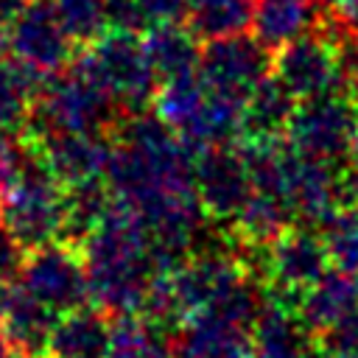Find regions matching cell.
Masks as SVG:
<instances>
[{
	"instance_id": "74e56055",
	"label": "cell",
	"mask_w": 358,
	"mask_h": 358,
	"mask_svg": "<svg viewBox=\"0 0 358 358\" xmlns=\"http://www.w3.org/2000/svg\"><path fill=\"white\" fill-rule=\"evenodd\" d=\"M319 358H347V355H336V352H324V355H319Z\"/></svg>"
},
{
	"instance_id": "9c48e42d",
	"label": "cell",
	"mask_w": 358,
	"mask_h": 358,
	"mask_svg": "<svg viewBox=\"0 0 358 358\" xmlns=\"http://www.w3.org/2000/svg\"><path fill=\"white\" fill-rule=\"evenodd\" d=\"M246 282L249 277L243 266L224 252H201L190 260H179L171 268L173 322H187L190 316L221 305Z\"/></svg>"
},
{
	"instance_id": "277c9868",
	"label": "cell",
	"mask_w": 358,
	"mask_h": 358,
	"mask_svg": "<svg viewBox=\"0 0 358 358\" xmlns=\"http://www.w3.org/2000/svg\"><path fill=\"white\" fill-rule=\"evenodd\" d=\"M73 67L87 73L120 106V112L129 115H140L159 87L143 39L129 31H103L98 39L84 45Z\"/></svg>"
},
{
	"instance_id": "f1b7e54d",
	"label": "cell",
	"mask_w": 358,
	"mask_h": 358,
	"mask_svg": "<svg viewBox=\"0 0 358 358\" xmlns=\"http://www.w3.org/2000/svg\"><path fill=\"white\" fill-rule=\"evenodd\" d=\"M103 8H106V28L109 31L137 34V31H148L151 28V22L143 14L137 0H103Z\"/></svg>"
},
{
	"instance_id": "3957f363",
	"label": "cell",
	"mask_w": 358,
	"mask_h": 358,
	"mask_svg": "<svg viewBox=\"0 0 358 358\" xmlns=\"http://www.w3.org/2000/svg\"><path fill=\"white\" fill-rule=\"evenodd\" d=\"M120 106L78 67L59 73L39 87L28 123L20 129L25 143H36L53 131H98L117 126Z\"/></svg>"
},
{
	"instance_id": "5b68a950",
	"label": "cell",
	"mask_w": 358,
	"mask_h": 358,
	"mask_svg": "<svg viewBox=\"0 0 358 358\" xmlns=\"http://www.w3.org/2000/svg\"><path fill=\"white\" fill-rule=\"evenodd\" d=\"M260 296L246 282L221 305L182 322L173 358H255V319Z\"/></svg>"
},
{
	"instance_id": "8fae6325",
	"label": "cell",
	"mask_w": 358,
	"mask_h": 358,
	"mask_svg": "<svg viewBox=\"0 0 358 358\" xmlns=\"http://www.w3.org/2000/svg\"><path fill=\"white\" fill-rule=\"evenodd\" d=\"M196 176V193L204 207V213L215 221H232L243 201L252 193V173L243 157V148L224 143V145H207L196 151L193 162Z\"/></svg>"
},
{
	"instance_id": "8992f818",
	"label": "cell",
	"mask_w": 358,
	"mask_h": 358,
	"mask_svg": "<svg viewBox=\"0 0 358 358\" xmlns=\"http://www.w3.org/2000/svg\"><path fill=\"white\" fill-rule=\"evenodd\" d=\"M0 227L28 252L59 241L64 227V185L31 154L22 176L0 199Z\"/></svg>"
},
{
	"instance_id": "cb8c5ba5",
	"label": "cell",
	"mask_w": 358,
	"mask_h": 358,
	"mask_svg": "<svg viewBox=\"0 0 358 358\" xmlns=\"http://www.w3.org/2000/svg\"><path fill=\"white\" fill-rule=\"evenodd\" d=\"M255 3L257 0H187V28L204 42L243 34L252 25Z\"/></svg>"
},
{
	"instance_id": "4dcf8cb0",
	"label": "cell",
	"mask_w": 358,
	"mask_h": 358,
	"mask_svg": "<svg viewBox=\"0 0 358 358\" xmlns=\"http://www.w3.org/2000/svg\"><path fill=\"white\" fill-rule=\"evenodd\" d=\"M336 56H338L344 90L350 95H358V34L355 31H344L341 39H336Z\"/></svg>"
},
{
	"instance_id": "30bf717a",
	"label": "cell",
	"mask_w": 358,
	"mask_h": 358,
	"mask_svg": "<svg viewBox=\"0 0 358 358\" xmlns=\"http://www.w3.org/2000/svg\"><path fill=\"white\" fill-rule=\"evenodd\" d=\"M73 36L62 25L50 0H31L28 8L8 25V50L36 78L59 76L73 59Z\"/></svg>"
},
{
	"instance_id": "836d02e7",
	"label": "cell",
	"mask_w": 358,
	"mask_h": 358,
	"mask_svg": "<svg viewBox=\"0 0 358 358\" xmlns=\"http://www.w3.org/2000/svg\"><path fill=\"white\" fill-rule=\"evenodd\" d=\"M330 3H333V14L341 31L358 34V0H330Z\"/></svg>"
},
{
	"instance_id": "e0dca14e",
	"label": "cell",
	"mask_w": 358,
	"mask_h": 358,
	"mask_svg": "<svg viewBox=\"0 0 358 358\" xmlns=\"http://www.w3.org/2000/svg\"><path fill=\"white\" fill-rule=\"evenodd\" d=\"M56 313L42 305L20 280L0 282V333L28 355L45 352Z\"/></svg>"
},
{
	"instance_id": "6da1fadb",
	"label": "cell",
	"mask_w": 358,
	"mask_h": 358,
	"mask_svg": "<svg viewBox=\"0 0 358 358\" xmlns=\"http://www.w3.org/2000/svg\"><path fill=\"white\" fill-rule=\"evenodd\" d=\"M193 162L196 151L157 115H131L115 126L103 179L143 221L165 266H176L201 229Z\"/></svg>"
},
{
	"instance_id": "d6a6232c",
	"label": "cell",
	"mask_w": 358,
	"mask_h": 358,
	"mask_svg": "<svg viewBox=\"0 0 358 358\" xmlns=\"http://www.w3.org/2000/svg\"><path fill=\"white\" fill-rule=\"evenodd\" d=\"M137 3L151 25L176 22L179 17H185V6H187V0H137Z\"/></svg>"
},
{
	"instance_id": "ac0fdd59",
	"label": "cell",
	"mask_w": 358,
	"mask_h": 358,
	"mask_svg": "<svg viewBox=\"0 0 358 358\" xmlns=\"http://www.w3.org/2000/svg\"><path fill=\"white\" fill-rule=\"evenodd\" d=\"M355 310H358V274H350L344 268L324 271L313 285L302 291L296 305V316L302 327L313 336H324Z\"/></svg>"
},
{
	"instance_id": "e575fe53",
	"label": "cell",
	"mask_w": 358,
	"mask_h": 358,
	"mask_svg": "<svg viewBox=\"0 0 358 358\" xmlns=\"http://www.w3.org/2000/svg\"><path fill=\"white\" fill-rule=\"evenodd\" d=\"M0 358H34V355H28L25 350H20L14 341H8V338L0 333Z\"/></svg>"
},
{
	"instance_id": "d590c367",
	"label": "cell",
	"mask_w": 358,
	"mask_h": 358,
	"mask_svg": "<svg viewBox=\"0 0 358 358\" xmlns=\"http://www.w3.org/2000/svg\"><path fill=\"white\" fill-rule=\"evenodd\" d=\"M347 157L352 159V165H358V120H355V129H352V140H350V154Z\"/></svg>"
},
{
	"instance_id": "484cf974",
	"label": "cell",
	"mask_w": 358,
	"mask_h": 358,
	"mask_svg": "<svg viewBox=\"0 0 358 358\" xmlns=\"http://www.w3.org/2000/svg\"><path fill=\"white\" fill-rule=\"evenodd\" d=\"M322 238H324L330 263H336V268L358 274V204L338 207L322 224Z\"/></svg>"
},
{
	"instance_id": "4316f807",
	"label": "cell",
	"mask_w": 358,
	"mask_h": 358,
	"mask_svg": "<svg viewBox=\"0 0 358 358\" xmlns=\"http://www.w3.org/2000/svg\"><path fill=\"white\" fill-rule=\"evenodd\" d=\"M76 45H90L106 31L103 0H50Z\"/></svg>"
},
{
	"instance_id": "44dd1931",
	"label": "cell",
	"mask_w": 358,
	"mask_h": 358,
	"mask_svg": "<svg viewBox=\"0 0 358 358\" xmlns=\"http://www.w3.org/2000/svg\"><path fill=\"white\" fill-rule=\"evenodd\" d=\"M296 103L299 101L285 90V84L271 70L249 92V98H246V129H243V140L280 137V131H285V126H288Z\"/></svg>"
},
{
	"instance_id": "1f68e13d",
	"label": "cell",
	"mask_w": 358,
	"mask_h": 358,
	"mask_svg": "<svg viewBox=\"0 0 358 358\" xmlns=\"http://www.w3.org/2000/svg\"><path fill=\"white\" fill-rule=\"evenodd\" d=\"M22 255H25V249L0 227V282L14 280V277L20 274Z\"/></svg>"
},
{
	"instance_id": "2e32d148",
	"label": "cell",
	"mask_w": 358,
	"mask_h": 358,
	"mask_svg": "<svg viewBox=\"0 0 358 358\" xmlns=\"http://www.w3.org/2000/svg\"><path fill=\"white\" fill-rule=\"evenodd\" d=\"M327 263L330 255L324 238H319L308 227H288L266 246V274L271 285L285 294H302L327 271Z\"/></svg>"
},
{
	"instance_id": "4fadbf2b",
	"label": "cell",
	"mask_w": 358,
	"mask_h": 358,
	"mask_svg": "<svg viewBox=\"0 0 358 358\" xmlns=\"http://www.w3.org/2000/svg\"><path fill=\"white\" fill-rule=\"evenodd\" d=\"M274 70L268 48L257 36L235 34L210 39L201 48L199 73L215 87L238 98H249V92Z\"/></svg>"
},
{
	"instance_id": "9a60e30c",
	"label": "cell",
	"mask_w": 358,
	"mask_h": 358,
	"mask_svg": "<svg viewBox=\"0 0 358 358\" xmlns=\"http://www.w3.org/2000/svg\"><path fill=\"white\" fill-rule=\"evenodd\" d=\"M285 201L296 221L302 224H324L338 207L341 199V173L333 162L310 159L294 148H288L285 159Z\"/></svg>"
},
{
	"instance_id": "52a82bcc",
	"label": "cell",
	"mask_w": 358,
	"mask_h": 358,
	"mask_svg": "<svg viewBox=\"0 0 358 358\" xmlns=\"http://www.w3.org/2000/svg\"><path fill=\"white\" fill-rule=\"evenodd\" d=\"M355 120H358V106L352 103V95L347 92L316 95L296 103L285 126V143L310 159L336 165L350 154Z\"/></svg>"
},
{
	"instance_id": "d4e9b609",
	"label": "cell",
	"mask_w": 358,
	"mask_h": 358,
	"mask_svg": "<svg viewBox=\"0 0 358 358\" xmlns=\"http://www.w3.org/2000/svg\"><path fill=\"white\" fill-rule=\"evenodd\" d=\"M42 84L45 81L36 78L17 59L14 62L0 59V129L3 131H20L28 123V115L34 109V101Z\"/></svg>"
},
{
	"instance_id": "f546056e",
	"label": "cell",
	"mask_w": 358,
	"mask_h": 358,
	"mask_svg": "<svg viewBox=\"0 0 358 358\" xmlns=\"http://www.w3.org/2000/svg\"><path fill=\"white\" fill-rule=\"evenodd\" d=\"M319 338H322V344H324V352L358 358V310L350 313L344 322H338L333 330H327V333L319 336Z\"/></svg>"
},
{
	"instance_id": "8d00e7d4",
	"label": "cell",
	"mask_w": 358,
	"mask_h": 358,
	"mask_svg": "<svg viewBox=\"0 0 358 358\" xmlns=\"http://www.w3.org/2000/svg\"><path fill=\"white\" fill-rule=\"evenodd\" d=\"M8 48V31H3L0 28V59H3V50Z\"/></svg>"
},
{
	"instance_id": "ffe728a7",
	"label": "cell",
	"mask_w": 358,
	"mask_h": 358,
	"mask_svg": "<svg viewBox=\"0 0 358 358\" xmlns=\"http://www.w3.org/2000/svg\"><path fill=\"white\" fill-rule=\"evenodd\" d=\"M148 62L159 81L187 76L199 70L201 48L196 45V34L190 28H182L179 22H157L143 36Z\"/></svg>"
},
{
	"instance_id": "5bb4252c",
	"label": "cell",
	"mask_w": 358,
	"mask_h": 358,
	"mask_svg": "<svg viewBox=\"0 0 358 358\" xmlns=\"http://www.w3.org/2000/svg\"><path fill=\"white\" fill-rule=\"evenodd\" d=\"M25 145L64 187L103 179L112 154V137L98 131H53Z\"/></svg>"
},
{
	"instance_id": "ba28073f",
	"label": "cell",
	"mask_w": 358,
	"mask_h": 358,
	"mask_svg": "<svg viewBox=\"0 0 358 358\" xmlns=\"http://www.w3.org/2000/svg\"><path fill=\"white\" fill-rule=\"evenodd\" d=\"M17 280L56 316L84 308L90 299L87 268L81 252L73 243L50 241L22 255V266Z\"/></svg>"
},
{
	"instance_id": "d6986e66",
	"label": "cell",
	"mask_w": 358,
	"mask_h": 358,
	"mask_svg": "<svg viewBox=\"0 0 358 358\" xmlns=\"http://www.w3.org/2000/svg\"><path fill=\"white\" fill-rule=\"evenodd\" d=\"M112 322L101 310L76 308L56 316L42 358H109Z\"/></svg>"
},
{
	"instance_id": "7c38bea8",
	"label": "cell",
	"mask_w": 358,
	"mask_h": 358,
	"mask_svg": "<svg viewBox=\"0 0 358 358\" xmlns=\"http://www.w3.org/2000/svg\"><path fill=\"white\" fill-rule=\"evenodd\" d=\"M274 76L296 101L327 92H347L338 70L336 42L319 34H302L299 39L282 45L274 59Z\"/></svg>"
},
{
	"instance_id": "7402d4cb",
	"label": "cell",
	"mask_w": 358,
	"mask_h": 358,
	"mask_svg": "<svg viewBox=\"0 0 358 358\" xmlns=\"http://www.w3.org/2000/svg\"><path fill=\"white\" fill-rule=\"evenodd\" d=\"M310 3L313 0H257L252 17L255 36L268 50H280L282 45L299 39L313 22Z\"/></svg>"
},
{
	"instance_id": "83f0119b",
	"label": "cell",
	"mask_w": 358,
	"mask_h": 358,
	"mask_svg": "<svg viewBox=\"0 0 358 358\" xmlns=\"http://www.w3.org/2000/svg\"><path fill=\"white\" fill-rule=\"evenodd\" d=\"M28 159H31V148L25 145L20 131H3L0 129V199L22 176Z\"/></svg>"
},
{
	"instance_id": "7a4b0ae2",
	"label": "cell",
	"mask_w": 358,
	"mask_h": 358,
	"mask_svg": "<svg viewBox=\"0 0 358 358\" xmlns=\"http://www.w3.org/2000/svg\"><path fill=\"white\" fill-rule=\"evenodd\" d=\"M76 249L87 268L90 299L109 313H140L154 277L171 268L134 210L115 196L101 224Z\"/></svg>"
},
{
	"instance_id": "603a6c76",
	"label": "cell",
	"mask_w": 358,
	"mask_h": 358,
	"mask_svg": "<svg viewBox=\"0 0 358 358\" xmlns=\"http://www.w3.org/2000/svg\"><path fill=\"white\" fill-rule=\"evenodd\" d=\"M291 221H294V215H291V207L285 204V199L277 193H268V190H257V187H252L249 199L232 218L238 238L252 246H268L277 235H282L288 229Z\"/></svg>"
}]
</instances>
